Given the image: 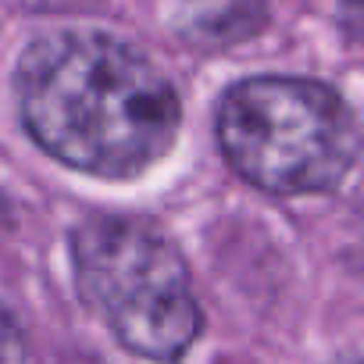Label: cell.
Segmentation results:
<instances>
[{
  "label": "cell",
  "instance_id": "6da1fadb",
  "mask_svg": "<svg viewBox=\"0 0 364 364\" xmlns=\"http://www.w3.org/2000/svg\"><path fill=\"white\" fill-rule=\"evenodd\" d=\"M29 136L75 171L132 178L157 164L182 107L168 75L107 33L40 36L15 72Z\"/></svg>",
  "mask_w": 364,
  "mask_h": 364
},
{
  "label": "cell",
  "instance_id": "7a4b0ae2",
  "mask_svg": "<svg viewBox=\"0 0 364 364\" xmlns=\"http://www.w3.org/2000/svg\"><path fill=\"white\" fill-rule=\"evenodd\" d=\"M218 143L257 190L304 197L343 182L357 154V125L332 86L261 75L236 82L222 97Z\"/></svg>",
  "mask_w": 364,
  "mask_h": 364
},
{
  "label": "cell",
  "instance_id": "3957f363",
  "mask_svg": "<svg viewBox=\"0 0 364 364\" xmlns=\"http://www.w3.org/2000/svg\"><path fill=\"white\" fill-rule=\"evenodd\" d=\"M72 264L79 296L125 350L171 364L197 343L204 311L190 268L154 225L97 215L75 229Z\"/></svg>",
  "mask_w": 364,
  "mask_h": 364
},
{
  "label": "cell",
  "instance_id": "277c9868",
  "mask_svg": "<svg viewBox=\"0 0 364 364\" xmlns=\"http://www.w3.org/2000/svg\"><path fill=\"white\" fill-rule=\"evenodd\" d=\"M339 26L346 36L364 40V0H339Z\"/></svg>",
  "mask_w": 364,
  "mask_h": 364
},
{
  "label": "cell",
  "instance_id": "5b68a950",
  "mask_svg": "<svg viewBox=\"0 0 364 364\" xmlns=\"http://www.w3.org/2000/svg\"><path fill=\"white\" fill-rule=\"evenodd\" d=\"M65 364H97V360H90V357H72V360H65Z\"/></svg>",
  "mask_w": 364,
  "mask_h": 364
}]
</instances>
